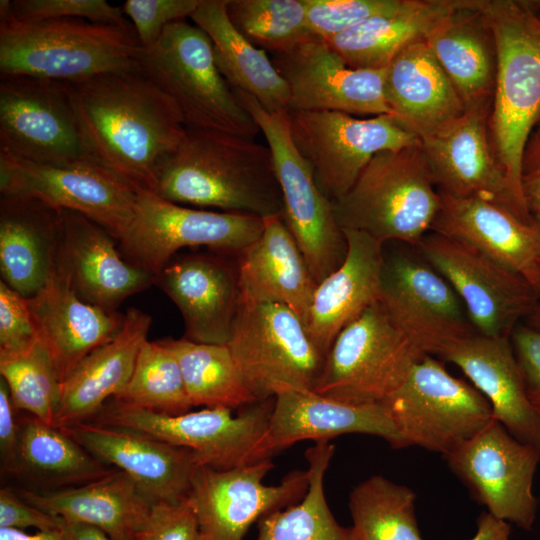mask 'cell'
Wrapping results in <instances>:
<instances>
[{"instance_id":"cell-26","label":"cell","mask_w":540,"mask_h":540,"mask_svg":"<svg viewBox=\"0 0 540 540\" xmlns=\"http://www.w3.org/2000/svg\"><path fill=\"white\" fill-rule=\"evenodd\" d=\"M353 433L377 436L392 448H404L383 404L355 405L289 388L274 397L263 448L271 459L299 441H329Z\"/></svg>"},{"instance_id":"cell-8","label":"cell","mask_w":540,"mask_h":540,"mask_svg":"<svg viewBox=\"0 0 540 540\" xmlns=\"http://www.w3.org/2000/svg\"><path fill=\"white\" fill-rule=\"evenodd\" d=\"M274 398L242 408L224 407L167 415L112 399L94 416L102 425L142 432L193 452L199 465L227 470L268 459L263 443Z\"/></svg>"},{"instance_id":"cell-55","label":"cell","mask_w":540,"mask_h":540,"mask_svg":"<svg viewBox=\"0 0 540 540\" xmlns=\"http://www.w3.org/2000/svg\"><path fill=\"white\" fill-rule=\"evenodd\" d=\"M0 540H66V527L60 530L25 533L15 528L0 527Z\"/></svg>"},{"instance_id":"cell-48","label":"cell","mask_w":540,"mask_h":540,"mask_svg":"<svg viewBox=\"0 0 540 540\" xmlns=\"http://www.w3.org/2000/svg\"><path fill=\"white\" fill-rule=\"evenodd\" d=\"M39 339L27 298L0 280V352H17Z\"/></svg>"},{"instance_id":"cell-39","label":"cell","mask_w":540,"mask_h":540,"mask_svg":"<svg viewBox=\"0 0 540 540\" xmlns=\"http://www.w3.org/2000/svg\"><path fill=\"white\" fill-rule=\"evenodd\" d=\"M334 452L329 441L315 442L305 451L306 494L298 503L262 517L256 540H356L352 527L337 522L326 500L324 481Z\"/></svg>"},{"instance_id":"cell-50","label":"cell","mask_w":540,"mask_h":540,"mask_svg":"<svg viewBox=\"0 0 540 540\" xmlns=\"http://www.w3.org/2000/svg\"><path fill=\"white\" fill-rule=\"evenodd\" d=\"M66 526L61 517L25 502L12 488L0 489V527L20 530L33 527L38 531H50L64 529Z\"/></svg>"},{"instance_id":"cell-58","label":"cell","mask_w":540,"mask_h":540,"mask_svg":"<svg viewBox=\"0 0 540 540\" xmlns=\"http://www.w3.org/2000/svg\"><path fill=\"white\" fill-rule=\"evenodd\" d=\"M526 318L528 326L540 331V304L537 303Z\"/></svg>"},{"instance_id":"cell-52","label":"cell","mask_w":540,"mask_h":540,"mask_svg":"<svg viewBox=\"0 0 540 540\" xmlns=\"http://www.w3.org/2000/svg\"><path fill=\"white\" fill-rule=\"evenodd\" d=\"M6 382L0 378V457L1 469L12 474L16 465L20 423Z\"/></svg>"},{"instance_id":"cell-23","label":"cell","mask_w":540,"mask_h":540,"mask_svg":"<svg viewBox=\"0 0 540 540\" xmlns=\"http://www.w3.org/2000/svg\"><path fill=\"white\" fill-rule=\"evenodd\" d=\"M60 429L103 463L126 473L152 504L187 498L199 466L191 450L89 420Z\"/></svg>"},{"instance_id":"cell-18","label":"cell","mask_w":540,"mask_h":540,"mask_svg":"<svg viewBox=\"0 0 540 540\" xmlns=\"http://www.w3.org/2000/svg\"><path fill=\"white\" fill-rule=\"evenodd\" d=\"M445 458L487 512L524 530L532 528L538 509L532 487L539 449L519 441L493 419Z\"/></svg>"},{"instance_id":"cell-44","label":"cell","mask_w":540,"mask_h":540,"mask_svg":"<svg viewBox=\"0 0 540 540\" xmlns=\"http://www.w3.org/2000/svg\"><path fill=\"white\" fill-rule=\"evenodd\" d=\"M227 16L252 45L270 54L314 37L303 0H227Z\"/></svg>"},{"instance_id":"cell-14","label":"cell","mask_w":540,"mask_h":540,"mask_svg":"<svg viewBox=\"0 0 540 540\" xmlns=\"http://www.w3.org/2000/svg\"><path fill=\"white\" fill-rule=\"evenodd\" d=\"M0 154L53 166L94 160L63 82L0 75Z\"/></svg>"},{"instance_id":"cell-32","label":"cell","mask_w":540,"mask_h":540,"mask_svg":"<svg viewBox=\"0 0 540 540\" xmlns=\"http://www.w3.org/2000/svg\"><path fill=\"white\" fill-rule=\"evenodd\" d=\"M25 502L66 524L96 527L114 540H139L153 504L123 471L113 468L91 482L57 490H15Z\"/></svg>"},{"instance_id":"cell-13","label":"cell","mask_w":540,"mask_h":540,"mask_svg":"<svg viewBox=\"0 0 540 540\" xmlns=\"http://www.w3.org/2000/svg\"><path fill=\"white\" fill-rule=\"evenodd\" d=\"M292 140L332 202L343 197L379 152L420 144L391 115L355 117L337 111H289Z\"/></svg>"},{"instance_id":"cell-54","label":"cell","mask_w":540,"mask_h":540,"mask_svg":"<svg viewBox=\"0 0 540 540\" xmlns=\"http://www.w3.org/2000/svg\"><path fill=\"white\" fill-rule=\"evenodd\" d=\"M523 194L529 212L540 222V169L524 171Z\"/></svg>"},{"instance_id":"cell-3","label":"cell","mask_w":540,"mask_h":540,"mask_svg":"<svg viewBox=\"0 0 540 540\" xmlns=\"http://www.w3.org/2000/svg\"><path fill=\"white\" fill-rule=\"evenodd\" d=\"M480 8L496 46L491 142L515 197L528 210L523 163L540 123V18L527 1L481 0Z\"/></svg>"},{"instance_id":"cell-41","label":"cell","mask_w":540,"mask_h":540,"mask_svg":"<svg viewBox=\"0 0 540 540\" xmlns=\"http://www.w3.org/2000/svg\"><path fill=\"white\" fill-rule=\"evenodd\" d=\"M409 487L383 475H372L349 494L348 506L356 540H423Z\"/></svg>"},{"instance_id":"cell-2","label":"cell","mask_w":540,"mask_h":540,"mask_svg":"<svg viewBox=\"0 0 540 540\" xmlns=\"http://www.w3.org/2000/svg\"><path fill=\"white\" fill-rule=\"evenodd\" d=\"M152 192L181 205L261 219L283 215L268 145L216 130L186 127Z\"/></svg>"},{"instance_id":"cell-11","label":"cell","mask_w":540,"mask_h":540,"mask_svg":"<svg viewBox=\"0 0 540 540\" xmlns=\"http://www.w3.org/2000/svg\"><path fill=\"white\" fill-rule=\"evenodd\" d=\"M263 227L255 216L191 208L138 189L133 218L118 243L128 261L155 278L186 247L238 257Z\"/></svg>"},{"instance_id":"cell-47","label":"cell","mask_w":540,"mask_h":540,"mask_svg":"<svg viewBox=\"0 0 540 540\" xmlns=\"http://www.w3.org/2000/svg\"><path fill=\"white\" fill-rule=\"evenodd\" d=\"M202 0H127L122 10L132 23L142 47L153 45L169 24L186 20Z\"/></svg>"},{"instance_id":"cell-20","label":"cell","mask_w":540,"mask_h":540,"mask_svg":"<svg viewBox=\"0 0 540 540\" xmlns=\"http://www.w3.org/2000/svg\"><path fill=\"white\" fill-rule=\"evenodd\" d=\"M289 91V111H337L350 115H391L384 69L349 67L323 39L310 37L271 54Z\"/></svg>"},{"instance_id":"cell-33","label":"cell","mask_w":540,"mask_h":540,"mask_svg":"<svg viewBox=\"0 0 540 540\" xmlns=\"http://www.w3.org/2000/svg\"><path fill=\"white\" fill-rule=\"evenodd\" d=\"M151 322L150 315L140 309L126 311L117 335L87 355L63 381L54 427L92 419L125 387L139 350L148 340Z\"/></svg>"},{"instance_id":"cell-34","label":"cell","mask_w":540,"mask_h":540,"mask_svg":"<svg viewBox=\"0 0 540 540\" xmlns=\"http://www.w3.org/2000/svg\"><path fill=\"white\" fill-rule=\"evenodd\" d=\"M481 0H468L425 38L453 83L465 110L491 113L496 76V46Z\"/></svg>"},{"instance_id":"cell-17","label":"cell","mask_w":540,"mask_h":540,"mask_svg":"<svg viewBox=\"0 0 540 540\" xmlns=\"http://www.w3.org/2000/svg\"><path fill=\"white\" fill-rule=\"evenodd\" d=\"M273 467L266 459L227 470L196 468L187 498L201 540H244L255 521L304 497L307 470L290 471L279 484L266 485L263 479Z\"/></svg>"},{"instance_id":"cell-10","label":"cell","mask_w":540,"mask_h":540,"mask_svg":"<svg viewBox=\"0 0 540 540\" xmlns=\"http://www.w3.org/2000/svg\"><path fill=\"white\" fill-rule=\"evenodd\" d=\"M424 356L379 301L337 335L314 392L355 405L383 404Z\"/></svg>"},{"instance_id":"cell-16","label":"cell","mask_w":540,"mask_h":540,"mask_svg":"<svg viewBox=\"0 0 540 540\" xmlns=\"http://www.w3.org/2000/svg\"><path fill=\"white\" fill-rule=\"evenodd\" d=\"M137 190L95 160L53 166L0 154V194L29 196L80 213L117 241L133 218Z\"/></svg>"},{"instance_id":"cell-38","label":"cell","mask_w":540,"mask_h":540,"mask_svg":"<svg viewBox=\"0 0 540 540\" xmlns=\"http://www.w3.org/2000/svg\"><path fill=\"white\" fill-rule=\"evenodd\" d=\"M20 432L13 475L55 489L79 486L112 471L62 429L27 414Z\"/></svg>"},{"instance_id":"cell-59","label":"cell","mask_w":540,"mask_h":540,"mask_svg":"<svg viewBox=\"0 0 540 540\" xmlns=\"http://www.w3.org/2000/svg\"><path fill=\"white\" fill-rule=\"evenodd\" d=\"M537 14H538V16H539V18H540V9L537 10Z\"/></svg>"},{"instance_id":"cell-46","label":"cell","mask_w":540,"mask_h":540,"mask_svg":"<svg viewBox=\"0 0 540 540\" xmlns=\"http://www.w3.org/2000/svg\"><path fill=\"white\" fill-rule=\"evenodd\" d=\"M7 18L19 21L73 18L113 25L130 22L121 7L105 0H14L10 1L4 19Z\"/></svg>"},{"instance_id":"cell-19","label":"cell","mask_w":540,"mask_h":540,"mask_svg":"<svg viewBox=\"0 0 540 540\" xmlns=\"http://www.w3.org/2000/svg\"><path fill=\"white\" fill-rule=\"evenodd\" d=\"M380 303L424 355L439 358L452 344L477 333L453 288L420 257H385Z\"/></svg>"},{"instance_id":"cell-21","label":"cell","mask_w":540,"mask_h":540,"mask_svg":"<svg viewBox=\"0 0 540 540\" xmlns=\"http://www.w3.org/2000/svg\"><path fill=\"white\" fill-rule=\"evenodd\" d=\"M490 112L466 109L444 129L421 138V149L441 193L507 206L532 219L515 197L496 157L489 131Z\"/></svg>"},{"instance_id":"cell-43","label":"cell","mask_w":540,"mask_h":540,"mask_svg":"<svg viewBox=\"0 0 540 540\" xmlns=\"http://www.w3.org/2000/svg\"><path fill=\"white\" fill-rule=\"evenodd\" d=\"M0 374L18 410L53 425L63 381L40 338L21 351L0 352Z\"/></svg>"},{"instance_id":"cell-15","label":"cell","mask_w":540,"mask_h":540,"mask_svg":"<svg viewBox=\"0 0 540 540\" xmlns=\"http://www.w3.org/2000/svg\"><path fill=\"white\" fill-rule=\"evenodd\" d=\"M417 248L458 295L478 334L511 337L537 304L525 279L468 243L430 231Z\"/></svg>"},{"instance_id":"cell-24","label":"cell","mask_w":540,"mask_h":540,"mask_svg":"<svg viewBox=\"0 0 540 540\" xmlns=\"http://www.w3.org/2000/svg\"><path fill=\"white\" fill-rule=\"evenodd\" d=\"M440 195L441 207L431 231L472 245L540 294L539 221L499 203Z\"/></svg>"},{"instance_id":"cell-36","label":"cell","mask_w":540,"mask_h":540,"mask_svg":"<svg viewBox=\"0 0 540 540\" xmlns=\"http://www.w3.org/2000/svg\"><path fill=\"white\" fill-rule=\"evenodd\" d=\"M468 0H399L376 15L326 41L356 69H384L410 43L425 39L446 17Z\"/></svg>"},{"instance_id":"cell-51","label":"cell","mask_w":540,"mask_h":540,"mask_svg":"<svg viewBox=\"0 0 540 540\" xmlns=\"http://www.w3.org/2000/svg\"><path fill=\"white\" fill-rule=\"evenodd\" d=\"M511 342L528 399L540 418V331L528 325H517L511 334Z\"/></svg>"},{"instance_id":"cell-25","label":"cell","mask_w":540,"mask_h":540,"mask_svg":"<svg viewBox=\"0 0 540 540\" xmlns=\"http://www.w3.org/2000/svg\"><path fill=\"white\" fill-rule=\"evenodd\" d=\"M59 263L84 301L106 311L155 284L152 274L128 261L118 241L86 216L61 209Z\"/></svg>"},{"instance_id":"cell-31","label":"cell","mask_w":540,"mask_h":540,"mask_svg":"<svg viewBox=\"0 0 540 540\" xmlns=\"http://www.w3.org/2000/svg\"><path fill=\"white\" fill-rule=\"evenodd\" d=\"M384 92L392 117L419 139L444 129L465 112L425 39L410 43L391 60Z\"/></svg>"},{"instance_id":"cell-7","label":"cell","mask_w":540,"mask_h":540,"mask_svg":"<svg viewBox=\"0 0 540 540\" xmlns=\"http://www.w3.org/2000/svg\"><path fill=\"white\" fill-rule=\"evenodd\" d=\"M226 345L257 401L289 388L314 391L325 361L291 308L242 291Z\"/></svg>"},{"instance_id":"cell-12","label":"cell","mask_w":540,"mask_h":540,"mask_svg":"<svg viewBox=\"0 0 540 540\" xmlns=\"http://www.w3.org/2000/svg\"><path fill=\"white\" fill-rule=\"evenodd\" d=\"M405 447L451 454L492 420L486 398L444 364L425 355L384 403Z\"/></svg>"},{"instance_id":"cell-57","label":"cell","mask_w":540,"mask_h":540,"mask_svg":"<svg viewBox=\"0 0 540 540\" xmlns=\"http://www.w3.org/2000/svg\"><path fill=\"white\" fill-rule=\"evenodd\" d=\"M524 171L540 169V126L532 132L524 154Z\"/></svg>"},{"instance_id":"cell-56","label":"cell","mask_w":540,"mask_h":540,"mask_svg":"<svg viewBox=\"0 0 540 540\" xmlns=\"http://www.w3.org/2000/svg\"><path fill=\"white\" fill-rule=\"evenodd\" d=\"M66 540H114L102 530L85 525L70 524L66 526Z\"/></svg>"},{"instance_id":"cell-53","label":"cell","mask_w":540,"mask_h":540,"mask_svg":"<svg viewBox=\"0 0 540 540\" xmlns=\"http://www.w3.org/2000/svg\"><path fill=\"white\" fill-rule=\"evenodd\" d=\"M510 524L489 512H483L477 519V531L469 540H508Z\"/></svg>"},{"instance_id":"cell-27","label":"cell","mask_w":540,"mask_h":540,"mask_svg":"<svg viewBox=\"0 0 540 540\" xmlns=\"http://www.w3.org/2000/svg\"><path fill=\"white\" fill-rule=\"evenodd\" d=\"M439 358L465 374L490 404L493 419L519 441L540 450V418L528 399L511 337L474 333L452 344Z\"/></svg>"},{"instance_id":"cell-4","label":"cell","mask_w":540,"mask_h":540,"mask_svg":"<svg viewBox=\"0 0 540 540\" xmlns=\"http://www.w3.org/2000/svg\"><path fill=\"white\" fill-rule=\"evenodd\" d=\"M140 49L131 22L0 20V75L78 81L136 68Z\"/></svg>"},{"instance_id":"cell-5","label":"cell","mask_w":540,"mask_h":540,"mask_svg":"<svg viewBox=\"0 0 540 540\" xmlns=\"http://www.w3.org/2000/svg\"><path fill=\"white\" fill-rule=\"evenodd\" d=\"M421 144V141H420ZM420 144L377 153L352 188L332 202L342 229L363 232L385 244L418 246L441 207Z\"/></svg>"},{"instance_id":"cell-6","label":"cell","mask_w":540,"mask_h":540,"mask_svg":"<svg viewBox=\"0 0 540 540\" xmlns=\"http://www.w3.org/2000/svg\"><path fill=\"white\" fill-rule=\"evenodd\" d=\"M137 68L175 104L186 127L251 138L260 132L219 72L209 36L187 20L142 47Z\"/></svg>"},{"instance_id":"cell-45","label":"cell","mask_w":540,"mask_h":540,"mask_svg":"<svg viewBox=\"0 0 540 540\" xmlns=\"http://www.w3.org/2000/svg\"><path fill=\"white\" fill-rule=\"evenodd\" d=\"M399 0H303L310 33L329 41L393 9Z\"/></svg>"},{"instance_id":"cell-60","label":"cell","mask_w":540,"mask_h":540,"mask_svg":"<svg viewBox=\"0 0 540 540\" xmlns=\"http://www.w3.org/2000/svg\"><path fill=\"white\" fill-rule=\"evenodd\" d=\"M538 126H540V123H539V125H538Z\"/></svg>"},{"instance_id":"cell-35","label":"cell","mask_w":540,"mask_h":540,"mask_svg":"<svg viewBox=\"0 0 540 540\" xmlns=\"http://www.w3.org/2000/svg\"><path fill=\"white\" fill-rule=\"evenodd\" d=\"M263 220L259 238L237 258L241 291L285 304L305 324L317 282L282 216Z\"/></svg>"},{"instance_id":"cell-42","label":"cell","mask_w":540,"mask_h":540,"mask_svg":"<svg viewBox=\"0 0 540 540\" xmlns=\"http://www.w3.org/2000/svg\"><path fill=\"white\" fill-rule=\"evenodd\" d=\"M112 399L167 415L193 407L177 358L160 340L143 343L129 381Z\"/></svg>"},{"instance_id":"cell-49","label":"cell","mask_w":540,"mask_h":540,"mask_svg":"<svg viewBox=\"0 0 540 540\" xmlns=\"http://www.w3.org/2000/svg\"><path fill=\"white\" fill-rule=\"evenodd\" d=\"M139 540H201L188 498L178 503L153 504Z\"/></svg>"},{"instance_id":"cell-37","label":"cell","mask_w":540,"mask_h":540,"mask_svg":"<svg viewBox=\"0 0 540 540\" xmlns=\"http://www.w3.org/2000/svg\"><path fill=\"white\" fill-rule=\"evenodd\" d=\"M227 0H202L190 19L210 38L216 66L232 90L255 98L272 113H287L289 91L267 52L232 25Z\"/></svg>"},{"instance_id":"cell-1","label":"cell","mask_w":540,"mask_h":540,"mask_svg":"<svg viewBox=\"0 0 540 540\" xmlns=\"http://www.w3.org/2000/svg\"><path fill=\"white\" fill-rule=\"evenodd\" d=\"M63 83L92 158L153 191L185 134L175 104L137 67Z\"/></svg>"},{"instance_id":"cell-9","label":"cell","mask_w":540,"mask_h":540,"mask_svg":"<svg viewBox=\"0 0 540 540\" xmlns=\"http://www.w3.org/2000/svg\"><path fill=\"white\" fill-rule=\"evenodd\" d=\"M232 91L255 120L271 150L283 200L282 218L318 284L342 264L347 253L346 238L332 201L319 189L311 166L292 140L288 112H269L252 96Z\"/></svg>"},{"instance_id":"cell-28","label":"cell","mask_w":540,"mask_h":540,"mask_svg":"<svg viewBox=\"0 0 540 540\" xmlns=\"http://www.w3.org/2000/svg\"><path fill=\"white\" fill-rule=\"evenodd\" d=\"M61 209L29 196L0 194L1 281L25 298L44 288L59 263Z\"/></svg>"},{"instance_id":"cell-40","label":"cell","mask_w":540,"mask_h":540,"mask_svg":"<svg viewBox=\"0 0 540 540\" xmlns=\"http://www.w3.org/2000/svg\"><path fill=\"white\" fill-rule=\"evenodd\" d=\"M160 341L177 358L193 407L244 408L258 402L247 388L226 344H206L186 338Z\"/></svg>"},{"instance_id":"cell-29","label":"cell","mask_w":540,"mask_h":540,"mask_svg":"<svg viewBox=\"0 0 540 540\" xmlns=\"http://www.w3.org/2000/svg\"><path fill=\"white\" fill-rule=\"evenodd\" d=\"M27 302L62 381L87 355L113 339L124 322V315L80 298L60 263L44 288Z\"/></svg>"},{"instance_id":"cell-22","label":"cell","mask_w":540,"mask_h":540,"mask_svg":"<svg viewBox=\"0 0 540 540\" xmlns=\"http://www.w3.org/2000/svg\"><path fill=\"white\" fill-rule=\"evenodd\" d=\"M237 258L215 252L174 256L155 277L183 317L184 338L228 343L241 298Z\"/></svg>"},{"instance_id":"cell-30","label":"cell","mask_w":540,"mask_h":540,"mask_svg":"<svg viewBox=\"0 0 540 540\" xmlns=\"http://www.w3.org/2000/svg\"><path fill=\"white\" fill-rule=\"evenodd\" d=\"M342 230L347 242L345 259L317 284L305 323L325 357L341 330L381 296L384 244L363 232Z\"/></svg>"}]
</instances>
